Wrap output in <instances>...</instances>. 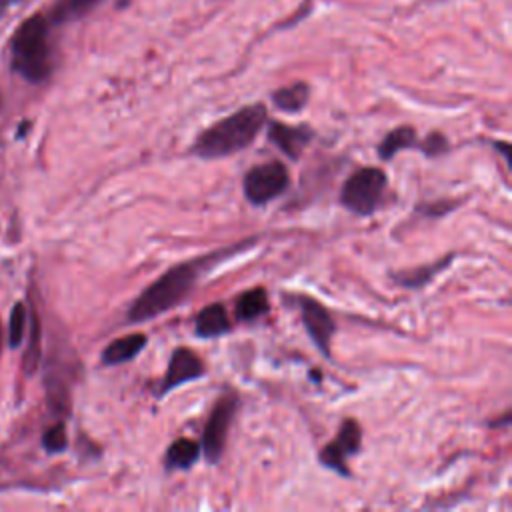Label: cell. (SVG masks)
Returning <instances> with one entry per match:
<instances>
[{
    "label": "cell",
    "mask_w": 512,
    "mask_h": 512,
    "mask_svg": "<svg viewBox=\"0 0 512 512\" xmlns=\"http://www.w3.org/2000/svg\"><path fill=\"white\" fill-rule=\"evenodd\" d=\"M246 244H234L230 248H222L210 254H204L194 260L180 262L166 270L158 280H154L142 294L132 302L128 310V322L138 324V322H148L174 306H178L196 286L200 276L218 260H222L228 254H234L242 250Z\"/></svg>",
    "instance_id": "cell-1"
},
{
    "label": "cell",
    "mask_w": 512,
    "mask_h": 512,
    "mask_svg": "<svg viewBox=\"0 0 512 512\" xmlns=\"http://www.w3.org/2000/svg\"><path fill=\"white\" fill-rule=\"evenodd\" d=\"M52 20L46 14H32L10 38V64L28 82H44L54 68Z\"/></svg>",
    "instance_id": "cell-2"
},
{
    "label": "cell",
    "mask_w": 512,
    "mask_h": 512,
    "mask_svg": "<svg viewBox=\"0 0 512 512\" xmlns=\"http://www.w3.org/2000/svg\"><path fill=\"white\" fill-rule=\"evenodd\" d=\"M266 122V106L256 102L244 106L230 116L214 122L198 134L192 152L200 158L214 160L240 152L252 144Z\"/></svg>",
    "instance_id": "cell-3"
},
{
    "label": "cell",
    "mask_w": 512,
    "mask_h": 512,
    "mask_svg": "<svg viewBox=\"0 0 512 512\" xmlns=\"http://www.w3.org/2000/svg\"><path fill=\"white\" fill-rule=\"evenodd\" d=\"M386 186H388V178L380 168L376 166L360 168L352 176H348V180L344 182L340 192V202L350 212L358 216H368L380 206Z\"/></svg>",
    "instance_id": "cell-4"
},
{
    "label": "cell",
    "mask_w": 512,
    "mask_h": 512,
    "mask_svg": "<svg viewBox=\"0 0 512 512\" xmlns=\"http://www.w3.org/2000/svg\"><path fill=\"white\" fill-rule=\"evenodd\" d=\"M244 196L250 204L262 206L288 188V170L282 162H266L250 168L242 180Z\"/></svg>",
    "instance_id": "cell-5"
},
{
    "label": "cell",
    "mask_w": 512,
    "mask_h": 512,
    "mask_svg": "<svg viewBox=\"0 0 512 512\" xmlns=\"http://www.w3.org/2000/svg\"><path fill=\"white\" fill-rule=\"evenodd\" d=\"M236 410H238V398L234 392L222 394L210 410L200 448L204 450L208 462H212V464H216L224 452L228 430H230Z\"/></svg>",
    "instance_id": "cell-6"
},
{
    "label": "cell",
    "mask_w": 512,
    "mask_h": 512,
    "mask_svg": "<svg viewBox=\"0 0 512 512\" xmlns=\"http://www.w3.org/2000/svg\"><path fill=\"white\" fill-rule=\"evenodd\" d=\"M298 306H300L302 322H304L308 336L312 338L316 348L326 358H330V342L336 332V324H334L330 312L318 300H314L310 296H298Z\"/></svg>",
    "instance_id": "cell-7"
},
{
    "label": "cell",
    "mask_w": 512,
    "mask_h": 512,
    "mask_svg": "<svg viewBox=\"0 0 512 512\" xmlns=\"http://www.w3.org/2000/svg\"><path fill=\"white\" fill-rule=\"evenodd\" d=\"M204 362L202 358L186 348V346H180L172 352L170 356V362H168V368H166V374L160 382V388L156 392V396H164L166 392H170L172 388H178L182 386L184 382H190V380H198L200 376H204Z\"/></svg>",
    "instance_id": "cell-8"
},
{
    "label": "cell",
    "mask_w": 512,
    "mask_h": 512,
    "mask_svg": "<svg viewBox=\"0 0 512 512\" xmlns=\"http://www.w3.org/2000/svg\"><path fill=\"white\" fill-rule=\"evenodd\" d=\"M312 136L314 132L308 126H292L276 120L268 126L270 142L292 160H298V156L302 154L304 146L312 140Z\"/></svg>",
    "instance_id": "cell-9"
},
{
    "label": "cell",
    "mask_w": 512,
    "mask_h": 512,
    "mask_svg": "<svg viewBox=\"0 0 512 512\" xmlns=\"http://www.w3.org/2000/svg\"><path fill=\"white\" fill-rule=\"evenodd\" d=\"M230 320L226 314V308L220 302H214L210 306H204L194 322V332L200 338H216L226 332H230Z\"/></svg>",
    "instance_id": "cell-10"
},
{
    "label": "cell",
    "mask_w": 512,
    "mask_h": 512,
    "mask_svg": "<svg viewBox=\"0 0 512 512\" xmlns=\"http://www.w3.org/2000/svg\"><path fill=\"white\" fill-rule=\"evenodd\" d=\"M146 336L144 334H126L116 340H112L104 350H102V364L106 366H118L124 364L140 354V350L146 346Z\"/></svg>",
    "instance_id": "cell-11"
},
{
    "label": "cell",
    "mask_w": 512,
    "mask_h": 512,
    "mask_svg": "<svg viewBox=\"0 0 512 512\" xmlns=\"http://www.w3.org/2000/svg\"><path fill=\"white\" fill-rule=\"evenodd\" d=\"M200 444L190 438L174 440L166 450V468L168 470H186L200 458Z\"/></svg>",
    "instance_id": "cell-12"
},
{
    "label": "cell",
    "mask_w": 512,
    "mask_h": 512,
    "mask_svg": "<svg viewBox=\"0 0 512 512\" xmlns=\"http://www.w3.org/2000/svg\"><path fill=\"white\" fill-rule=\"evenodd\" d=\"M414 146H418L416 130L412 126H398L384 136V140L378 146V154L382 160H390L396 152L414 148Z\"/></svg>",
    "instance_id": "cell-13"
},
{
    "label": "cell",
    "mask_w": 512,
    "mask_h": 512,
    "mask_svg": "<svg viewBox=\"0 0 512 512\" xmlns=\"http://www.w3.org/2000/svg\"><path fill=\"white\" fill-rule=\"evenodd\" d=\"M268 312V294L264 288L246 290L236 302V316L242 322H250Z\"/></svg>",
    "instance_id": "cell-14"
},
{
    "label": "cell",
    "mask_w": 512,
    "mask_h": 512,
    "mask_svg": "<svg viewBox=\"0 0 512 512\" xmlns=\"http://www.w3.org/2000/svg\"><path fill=\"white\" fill-rule=\"evenodd\" d=\"M308 94H310L308 84L294 82L290 86H284V88L276 90L272 94V102H274L276 108H280L284 112H298V110H302L306 106Z\"/></svg>",
    "instance_id": "cell-15"
},
{
    "label": "cell",
    "mask_w": 512,
    "mask_h": 512,
    "mask_svg": "<svg viewBox=\"0 0 512 512\" xmlns=\"http://www.w3.org/2000/svg\"><path fill=\"white\" fill-rule=\"evenodd\" d=\"M102 0H56L50 20L54 24H62V22H70V20H78L82 16H86L92 8H96Z\"/></svg>",
    "instance_id": "cell-16"
},
{
    "label": "cell",
    "mask_w": 512,
    "mask_h": 512,
    "mask_svg": "<svg viewBox=\"0 0 512 512\" xmlns=\"http://www.w3.org/2000/svg\"><path fill=\"white\" fill-rule=\"evenodd\" d=\"M360 440H362L360 426H358V422H356V420H352V418H348V420H344V422H342L340 432H338V436L334 438L336 446H338L346 456H350V454H356V452H358V448H360Z\"/></svg>",
    "instance_id": "cell-17"
},
{
    "label": "cell",
    "mask_w": 512,
    "mask_h": 512,
    "mask_svg": "<svg viewBox=\"0 0 512 512\" xmlns=\"http://www.w3.org/2000/svg\"><path fill=\"white\" fill-rule=\"evenodd\" d=\"M24 332H26V306L24 302H16L8 322V340L12 348H16L24 340Z\"/></svg>",
    "instance_id": "cell-18"
},
{
    "label": "cell",
    "mask_w": 512,
    "mask_h": 512,
    "mask_svg": "<svg viewBox=\"0 0 512 512\" xmlns=\"http://www.w3.org/2000/svg\"><path fill=\"white\" fill-rule=\"evenodd\" d=\"M318 460H320L326 468L336 470V472L342 474V476H348V474H350V470H348V466H346V454L336 446L334 440L328 442V444L322 448V452L318 454Z\"/></svg>",
    "instance_id": "cell-19"
},
{
    "label": "cell",
    "mask_w": 512,
    "mask_h": 512,
    "mask_svg": "<svg viewBox=\"0 0 512 512\" xmlns=\"http://www.w3.org/2000/svg\"><path fill=\"white\" fill-rule=\"evenodd\" d=\"M452 260V256H448V258H442L440 262H434V264H430V266H426V268H418V270H412L410 274H406V276H400L398 280L404 284V286H410V288H416V286H422V284H426L434 274H436V270H440V268H444L448 262Z\"/></svg>",
    "instance_id": "cell-20"
},
{
    "label": "cell",
    "mask_w": 512,
    "mask_h": 512,
    "mask_svg": "<svg viewBox=\"0 0 512 512\" xmlns=\"http://www.w3.org/2000/svg\"><path fill=\"white\" fill-rule=\"evenodd\" d=\"M42 444L48 452H62L68 444L66 440V428L62 422L50 426L46 432H44V438H42Z\"/></svg>",
    "instance_id": "cell-21"
},
{
    "label": "cell",
    "mask_w": 512,
    "mask_h": 512,
    "mask_svg": "<svg viewBox=\"0 0 512 512\" xmlns=\"http://www.w3.org/2000/svg\"><path fill=\"white\" fill-rule=\"evenodd\" d=\"M420 146H422V150H424L428 156H438V154L446 152L448 140H446L440 132H432V134L424 140V144H420Z\"/></svg>",
    "instance_id": "cell-22"
},
{
    "label": "cell",
    "mask_w": 512,
    "mask_h": 512,
    "mask_svg": "<svg viewBox=\"0 0 512 512\" xmlns=\"http://www.w3.org/2000/svg\"><path fill=\"white\" fill-rule=\"evenodd\" d=\"M16 2H20V0H0V18L6 14V10L12 6V4H16Z\"/></svg>",
    "instance_id": "cell-23"
},
{
    "label": "cell",
    "mask_w": 512,
    "mask_h": 512,
    "mask_svg": "<svg viewBox=\"0 0 512 512\" xmlns=\"http://www.w3.org/2000/svg\"><path fill=\"white\" fill-rule=\"evenodd\" d=\"M0 342H2V326H0Z\"/></svg>",
    "instance_id": "cell-24"
}]
</instances>
